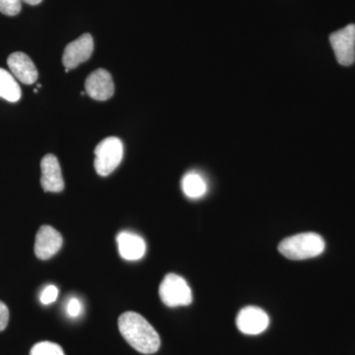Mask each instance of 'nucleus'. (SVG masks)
Returning a JSON list of instances; mask_svg holds the SVG:
<instances>
[{
	"mask_svg": "<svg viewBox=\"0 0 355 355\" xmlns=\"http://www.w3.org/2000/svg\"><path fill=\"white\" fill-rule=\"evenodd\" d=\"M121 336L130 347L144 354H153L160 347V336L146 321V318L135 312H125L119 318Z\"/></svg>",
	"mask_w": 355,
	"mask_h": 355,
	"instance_id": "nucleus-1",
	"label": "nucleus"
},
{
	"mask_svg": "<svg viewBox=\"0 0 355 355\" xmlns=\"http://www.w3.org/2000/svg\"><path fill=\"white\" fill-rule=\"evenodd\" d=\"M323 238L314 232L299 233L282 240L279 251L282 256L293 261L316 258L324 251Z\"/></svg>",
	"mask_w": 355,
	"mask_h": 355,
	"instance_id": "nucleus-2",
	"label": "nucleus"
},
{
	"mask_svg": "<svg viewBox=\"0 0 355 355\" xmlns=\"http://www.w3.org/2000/svg\"><path fill=\"white\" fill-rule=\"evenodd\" d=\"M96 172L102 177L109 176L123 160V142L118 137L103 139L95 149Z\"/></svg>",
	"mask_w": 355,
	"mask_h": 355,
	"instance_id": "nucleus-3",
	"label": "nucleus"
},
{
	"mask_svg": "<svg viewBox=\"0 0 355 355\" xmlns=\"http://www.w3.org/2000/svg\"><path fill=\"white\" fill-rule=\"evenodd\" d=\"M159 296L166 306L171 308L188 306L193 302V293L188 282L175 273L165 275L159 286Z\"/></svg>",
	"mask_w": 355,
	"mask_h": 355,
	"instance_id": "nucleus-4",
	"label": "nucleus"
},
{
	"mask_svg": "<svg viewBox=\"0 0 355 355\" xmlns=\"http://www.w3.org/2000/svg\"><path fill=\"white\" fill-rule=\"evenodd\" d=\"M336 60L343 67H349L355 60V25L349 24L330 36Z\"/></svg>",
	"mask_w": 355,
	"mask_h": 355,
	"instance_id": "nucleus-5",
	"label": "nucleus"
},
{
	"mask_svg": "<svg viewBox=\"0 0 355 355\" xmlns=\"http://www.w3.org/2000/svg\"><path fill=\"white\" fill-rule=\"evenodd\" d=\"M270 324L268 313L256 306H247L238 313L236 326L245 335L256 336L263 333Z\"/></svg>",
	"mask_w": 355,
	"mask_h": 355,
	"instance_id": "nucleus-6",
	"label": "nucleus"
},
{
	"mask_svg": "<svg viewBox=\"0 0 355 355\" xmlns=\"http://www.w3.org/2000/svg\"><path fill=\"white\" fill-rule=\"evenodd\" d=\"M94 51V41L90 34H83L76 41L67 44L62 55L65 69H73L86 62Z\"/></svg>",
	"mask_w": 355,
	"mask_h": 355,
	"instance_id": "nucleus-7",
	"label": "nucleus"
},
{
	"mask_svg": "<svg viewBox=\"0 0 355 355\" xmlns=\"http://www.w3.org/2000/svg\"><path fill=\"white\" fill-rule=\"evenodd\" d=\"M62 243L64 239L58 230L51 226H42L36 235L35 254L40 260H49L60 251Z\"/></svg>",
	"mask_w": 355,
	"mask_h": 355,
	"instance_id": "nucleus-8",
	"label": "nucleus"
},
{
	"mask_svg": "<svg viewBox=\"0 0 355 355\" xmlns=\"http://www.w3.org/2000/svg\"><path fill=\"white\" fill-rule=\"evenodd\" d=\"M85 91L88 96L97 101H107L113 97V78L106 69H97L86 78Z\"/></svg>",
	"mask_w": 355,
	"mask_h": 355,
	"instance_id": "nucleus-9",
	"label": "nucleus"
},
{
	"mask_svg": "<svg viewBox=\"0 0 355 355\" xmlns=\"http://www.w3.org/2000/svg\"><path fill=\"white\" fill-rule=\"evenodd\" d=\"M41 184L44 191L60 193L64 191V182L58 158L53 154L44 156L41 162Z\"/></svg>",
	"mask_w": 355,
	"mask_h": 355,
	"instance_id": "nucleus-10",
	"label": "nucleus"
},
{
	"mask_svg": "<svg viewBox=\"0 0 355 355\" xmlns=\"http://www.w3.org/2000/svg\"><path fill=\"white\" fill-rule=\"evenodd\" d=\"M9 69L15 78L26 85H31L38 79V70L31 58L24 53H14L7 60Z\"/></svg>",
	"mask_w": 355,
	"mask_h": 355,
	"instance_id": "nucleus-11",
	"label": "nucleus"
},
{
	"mask_svg": "<svg viewBox=\"0 0 355 355\" xmlns=\"http://www.w3.org/2000/svg\"><path fill=\"white\" fill-rule=\"evenodd\" d=\"M116 242L119 253L123 260L139 261L146 254V241L135 233L123 231L116 236Z\"/></svg>",
	"mask_w": 355,
	"mask_h": 355,
	"instance_id": "nucleus-12",
	"label": "nucleus"
},
{
	"mask_svg": "<svg viewBox=\"0 0 355 355\" xmlns=\"http://www.w3.org/2000/svg\"><path fill=\"white\" fill-rule=\"evenodd\" d=\"M182 190L187 197L196 200L207 193V183L198 173L189 172L182 179Z\"/></svg>",
	"mask_w": 355,
	"mask_h": 355,
	"instance_id": "nucleus-13",
	"label": "nucleus"
},
{
	"mask_svg": "<svg viewBox=\"0 0 355 355\" xmlns=\"http://www.w3.org/2000/svg\"><path fill=\"white\" fill-rule=\"evenodd\" d=\"M21 88L11 72L0 69V98L6 101L15 103L19 101Z\"/></svg>",
	"mask_w": 355,
	"mask_h": 355,
	"instance_id": "nucleus-14",
	"label": "nucleus"
},
{
	"mask_svg": "<svg viewBox=\"0 0 355 355\" xmlns=\"http://www.w3.org/2000/svg\"><path fill=\"white\" fill-rule=\"evenodd\" d=\"M30 355H64V352L58 343L41 342L32 347Z\"/></svg>",
	"mask_w": 355,
	"mask_h": 355,
	"instance_id": "nucleus-15",
	"label": "nucleus"
},
{
	"mask_svg": "<svg viewBox=\"0 0 355 355\" xmlns=\"http://www.w3.org/2000/svg\"><path fill=\"white\" fill-rule=\"evenodd\" d=\"M22 8V0H0V12L7 16H15Z\"/></svg>",
	"mask_w": 355,
	"mask_h": 355,
	"instance_id": "nucleus-16",
	"label": "nucleus"
},
{
	"mask_svg": "<svg viewBox=\"0 0 355 355\" xmlns=\"http://www.w3.org/2000/svg\"><path fill=\"white\" fill-rule=\"evenodd\" d=\"M58 295V289L57 286H49L44 289L42 292L41 296H40V301L42 304L49 305L51 303L55 302L57 300Z\"/></svg>",
	"mask_w": 355,
	"mask_h": 355,
	"instance_id": "nucleus-17",
	"label": "nucleus"
},
{
	"mask_svg": "<svg viewBox=\"0 0 355 355\" xmlns=\"http://www.w3.org/2000/svg\"><path fill=\"white\" fill-rule=\"evenodd\" d=\"M83 304L77 298H71L67 303V312L69 317L76 318L81 314Z\"/></svg>",
	"mask_w": 355,
	"mask_h": 355,
	"instance_id": "nucleus-18",
	"label": "nucleus"
},
{
	"mask_svg": "<svg viewBox=\"0 0 355 355\" xmlns=\"http://www.w3.org/2000/svg\"><path fill=\"white\" fill-rule=\"evenodd\" d=\"M9 321V310L3 302L0 301V331L6 329Z\"/></svg>",
	"mask_w": 355,
	"mask_h": 355,
	"instance_id": "nucleus-19",
	"label": "nucleus"
},
{
	"mask_svg": "<svg viewBox=\"0 0 355 355\" xmlns=\"http://www.w3.org/2000/svg\"><path fill=\"white\" fill-rule=\"evenodd\" d=\"M25 3L30 4V6H38L43 0H22Z\"/></svg>",
	"mask_w": 355,
	"mask_h": 355,
	"instance_id": "nucleus-20",
	"label": "nucleus"
}]
</instances>
